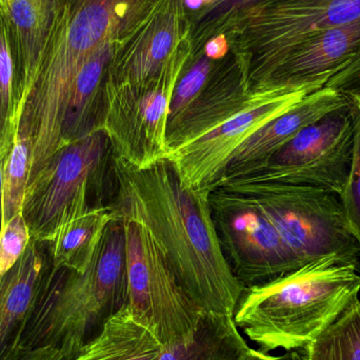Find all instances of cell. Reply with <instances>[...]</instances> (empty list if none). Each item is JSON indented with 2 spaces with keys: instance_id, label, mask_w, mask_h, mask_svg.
I'll return each instance as SVG.
<instances>
[{
  "instance_id": "6da1fadb",
  "label": "cell",
  "mask_w": 360,
  "mask_h": 360,
  "mask_svg": "<svg viewBox=\"0 0 360 360\" xmlns=\"http://www.w3.org/2000/svg\"><path fill=\"white\" fill-rule=\"evenodd\" d=\"M114 217L147 226L180 285L202 312L234 316L247 288L222 251L209 188L188 186L168 158L136 169L113 158Z\"/></svg>"
},
{
  "instance_id": "7a4b0ae2",
  "label": "cell",
  "mask_w": 360,
  "mask_h": 360,
  "mask_svg": "<svg viewBox=\"0 0 360 360\" xmlns=\"http://www.w3.org/2000/svg\"><path fill=\"white\" fill-rule=\"evenodd\" d=\"M160 0H57L27 92L15 111L27 137L30 182L61 148L63 124L78 72L111 39L126 40Z\"/></svg>"
},
{
  "instance_id": "3957f363",
  "label": "cell",
  "mask_w": 360,
  "mask_h": 360,
  "mask_svg": "<svg viewBox=\"0 0 360 360\" xmlns=\"http://www.w3.org/2000/svg\"><path fill=\"white\" fill-rule=\"evenodd\" d=\"M359 258L323 256L248 288L235 310V325L262 352L302 350L359 300Z\"/></svg>"
},
{
  "instance_id": "277c9868",
  "label": "cell",
  "mask_w": 360,
  "mask_h": 360,
  "mask_svg": "<svg viewBox=\"0 0 360 360\" xmlns=\"http://www.w3.org/2000/svg\"><path fill=\"white\" fill-rule=\"evenodd\" d=\"M128 300L124 221L114 217L84 272L51 266L14 348L53 347L73 360Z\"/></svg>"
},
{
  "instance_id": "5b68a950",
  "label": "cell",
  "mask_w": 360,
  "mask_h": 360,
  "mask_svg": "<svg viewBox=\"0 0 360 360\" xmlns=\"http://www.w3.org/2000/svg\"><path fill=\"white\" fill-rule=\"evenodd\" d=\"M209 188L212 207H248L266 218L302 266L331 254L360 257L359 243L336 193L252 182H224Z\"/></svg>"
},
{
  "instance_id": "8992f818",
  "label": "cell",
  "mask_w": 360,
  "mask_h": 360,
  "mask_svg": "<svg viewBox=\"0 0 360 360\" xmlns=\"http://www.w3.org/2000/svg\"><path fill=\"white\" fill-rule=\"evenodd\" d=\"M191 57L188 34L153 77L136 84L105 78L96 129L107 135L113 158L136 169L169 158V107Z\"/></svg>"
},
{
  "instance_id": "52a82bcc",
  "label": "cell",
  "mask_w": 360,
  "mask_h": 360,
  "mask_svg": "<svg viewBox=\"0 0 360 360\" xmlns=\"http://www.w3.org/2000/svg\"><path fill=\"white\" fill-rule=\"evenodd\" d=\"M360 18V0H259L222 25L248 82L307 36ZM217 35V36H218Z\"/></svg>"
},
{
  "instance_id": "ba28073f",
  "label": "cell",
  "mask_w": 360,
  "mask_h": 360,
  "mask_svg": "<svg viewBox=\"0 0 360 360\" xmlns=\"http://www.w3.org/2000/svg\"><path fill=\"white\" fill-rule=\"evenodd\" d=\"M353 150L354 122L349 101L302 129L262 166L212 186L224 182L285 184L321 188L340 196L350 173Z\"/></svg>"
},
{
  "instance_id": "9c48e42d",
  "label": "cell",
  "mask_w": 360,
  "mask_h": 360,
  "mask_svg": "<svg viewBox=\"0 0 360 360\" xmlns=\"http://www.w3.org/2000/svg\"><path fill=\"white\" fill-rule=\"evenodd\" d=\"M122 219L129 308L162 346L184 340L194 332L202 311L182 289L147 226L135 218Z\"/></svg>"
},
{
  "instance_id": "30bf717a",
  "label": "cell",
  "mask_w": 360,
  "mask_h": 360,
  "mask_svg": "<svg viewBox=\"0 0 360 360\" xmlns=\"http://www.w3.org/2000/svg\"><path fill=\"white\" fill-rule=\"evenodd\" d=\"M111 149L107 135L94 130L59 149L27 186L23 218L31 239L51 243L60 224L90 207L91 184Z\"/></svg>"
},
{
  "instance_id": "8fae6325",
  "label": "cell",
  "mask_w": 360,
  "mask_h": 360,
  "mask_svg": "<svg viewBox=\"0 0 360 360\" xmlns=\"http://www.w3.org/2000/svg\"><path fill=\"white\" fill-rule=\"evenodd\" d=\"M319 89L302 86L252 91L241 109L205 134L173 149L168 160L188 186L209 188L219 179L243 141Z\"/></svg>"
},
{
  "instance_id": "7c38bea8",
  "label": "cell",
  "mask_w": 360,
  "mask_h": 360,
  "mask_svg": "<svg viewBox=\"0 0 360 360\" xmlns=\"http://www.w3.org/2000/svg\"><path fill=\"white\" fill-rule=\"evenodd\" d=\"M212 213L222 251L235 276L247 289L302 266L258 212L248 207H212Z\"/></svg>"
},
{
  "instance_id": "4fadbf2b",
  "label": "cell",
  "mask_w": 360,
  "mask_h": 360,
  "mask_svg": "<svg viewBox=\"0 0 360 360\" xmlns=\"http://www.w3.org/2000/svg\"><path fill=\"white\" fill-rule=\"evenodd\" d=\"M359 54L360 18L311 34L290 46L250 82V90L323 88Z\"/></svg>"
},
{
  "instance_id": "5bb4252c",
  "label": "cell",
  "mask_w": 360,
  "mask_h": 360,
  "mask_svg": "<svg viewBox=\"0 0 360 360\" xmlns=\"http://www.w3.org/2000/svg\"><path fill=\"white\" fill-rule=\"evenodd\" d=\"M190 30L184 0H160L114 55L105 78L136 84L153 77Z\"/></svg>"
},
{
  "instance_id": "9a60e30c",
  "label": "cell",
  "mask_w": 360,
  "mask_h": 360,
  "mask_svg": "<svg viewBox=\"0 0 360 360\" xmlns=\"http://www.w3.org/2000/svg\"><path fill=\"white\" fill-rule=\"evenodd\" d=\"M348 101L346 95L327 86L311 93L287 113L264 124L243 141L217 180L233 179L262 166L302 129Z\"/></svg>"
},
{
  "instance_id": "2e32d148",
  "label": "cell",
  "mask_w": 360,
  "mask_h": 360,
  "mask_svg": "<svg viewBox=\"0 0 360 360\" xmlns=\"http://www.w3.org/2000/svg\"><path fill=\"white\" fill-rule=\"evenodd\" d=\"M247 73L234 53L218 59L203 90L172 132L167 135L171 151L205 134L245 105L251 95ZM171 153V152H170Z\"/></svg>"
},
{
  "instance_id": "e0dca14e",
  "label": "cell",
  "mask_w": 360,
  "mask_h": 360,
  "mask_svg": "<svg viewBox=\"0 0 360 360\" xmlns=\"http://www.w3.org/2000/svg\"><path fill=\"white\" fill-rule=\"evenodd\" d=\"M50 268L49 243L31 239L18 262L0 279V360L16 345Z\"/></svg>"
},
{
  "instance_id": "ac0fdd59",
  "label": "cell",
  "mask_w": 360,
  "mask_h": 360,
  "mask_svg": "<svg viewBox=\"0 0 360 360\" xmlns=\"http://www.w3.org/2000/svg\"><path fill=\"white\" fill-rule=\"evenodd\" d=\"M56 4L57 0H0L14 63L15 111L27 92Z\"/></svg>"
},
{
  "instance_id": "d6986e66",
  "label": "cell",
  "mask_w": 360,
  "mask_h": 360,
  "mask_svg": "<svg viewBox=\"0 0 360 360\" xmlns=\"http://www.w3.org/2000/svg\"><path fill=\"white\" fill-rule=\"evenodd\" d=\"M124 41L111 39L105 42L86 59L78 72L63 120L61 148L97 130L101 91L108 68Z\"/></svg>"
},
{
  "instance_id": "ffe728a7",
  "label": "cell",
  "mask_w": 360,
  "mask_h": 360,
  "mask_svg": "<svg viewBox=\"0 0 360 360\" xmlns=\"http://www.w3.org/2000/svg\"><path fill=\"white\" fill-rule=\"evenodd\" d=\"M162 345L128 304L114 314L73 360H158Z\"/></svg>"
},
{
  "instance_id": "44dd1931",
  "label": "cell",
  "mask_w": 360,
  "mask_h": 360,
  "mask_svg": "<svg viewBox=\"0 0 360 360\" xmlns=\"http://www.w3.org/2000/svg\"><path fill=\"white\" fill-rule=\"evenodd\" d=\"M113 218L111 207L101 205L89 207L65 220L49 243L52 268L84 272Z\"/></svg>"
},
{
  "instance_id": "7402d4cb",
  "label": "cell",
  "mask_w": 360,
  "mask_h": 360,
  "mask_svg": "<svg viewBox=\"0 0 360 360\" xmlns=\"http://www.w3.org/2000/svg\"><path fill=\"white\" fill-rule=\"evenodd\" d=\"M249 348L233 315L202 312L194 332L162 346L158 360H235Z\"/></svg>"
},
{
  "instance_id": "603a6c76",
  "label": "cell",
  "mask_w": 360,
  "mask_h": 360,
  "mask_svg": "<svg viewBox=\"0 0 360 360\" xmlns=\"http://www.w3.org/2000/svg\"><path fill=\"white\" fill-rule=\"evenodd\" d=\"M300 351L304 360H360V300L323 335Z\"/></svg>"
},
{
  "instance_id": "cb8c5ba5",
  "label": "cell",
  "mask_w": 360,
  "mask_h": 360,
  "mask_svg": "<svg viewBox=\"0 0 360 360\" xmlns=\"http://www.w3.org/2000/svg\"><path fill=\"white\" fill-rule=\"evenodd\" d=\"M31 158L29 139L16 133L4 167L1 229L22 210L23 199L29 184Z\"/></svg>"
},
{
  "instance_id": "d4e9b609",
  "label": "cell",
  "mask_w": 360,
  "mask_h": 360,
  "mask_svg": "<svg viewBox=\"0 0 360 360\" xmlns=\"http://www.w3.org/2000/svg\"><path fill=\"white\" fill-rule=\"evenodd\" d=\"M259 0H213L194 12H190V39L194 59L203 52L205 44L219 34L222 25L235 13Z\"/></svg>"
},
{
  "instance_id": "484cf974",
  "label": "cell",
  "mask_w": 360,
  "mask_h": 360,
  "mask_svg": "<svg viewBox=\"0 0 360 360\" xmlns=\"http://www.w3.org/2000/svg\"><path fill=\"white\" fill-rule=\"evenodd\" d=\"M217 60L212 59L202 52L188 63V67L180 76L179 82H177L171 99L167 135L172 132L186 110L200 94Z\"/></svg>"
},
{
  "instance_id": "4316f807",
  "label": "cell",
  "mask_w": 360,
  "mask_h": 360,
  "mask_svg": "<svg viewBox=\"0 0 360 360\" xmlns=\"http://www.w3.org/2000/svg\"><path fill=\"white\" fill-rule=\"evenodd\" d=\"M14 116V63L6 22L0 11V139L16 134Z\"/></svg>"
},
{
  "instance_id": "83f0119b",
  "label": "cell",
  "mask_w": 360,
  "mask_h": 360,
  "mask_svg": "<svg viewBox=\"0 0 360 360\" xmlns=\"http://www.w3.org/2000/svg\"><path fill=\"white\" fill-rule=\"evenodd\" d=\"M347 97L354 122V150L348 180L340 197L351 232L360 245V96Z\"/></svg>"
},
{
  "instance_id": "f1b7e54d",
  "label": "cell",
  "mask_w": 360,
  "mask_h": 360,
  "mask_svg": "<svg viewBox=\"0 0 360 360\" xmlns=\"http://www.w3.org/2000/svg\"><path fill=\"white\" fill-rule=\"evenodd\" d=\"M31 241L22 213L11 218L0 231V279L15 266Z\"/></svg>"
},
{
  "instance_id": "f546056e",
  "label": "cell",
  "mask_w": 360,
  "mask_h": 360,
  "mask_svg": "<svg viewBox=\"0 0 360 360\" xmlns=\"http://www.w3.org/2000/svg\"><path fill=\"white\" fill-rule=\"evenodd\" d=\"M325 86L346 96H360V54L338 70Z\"/></svg>"
},
{
  "instance_id": "4dcf8cb0",
  "label": "cell",
  "mask_w": 360,
  "mask_h": 360,
  "mask_svg": "<svg viewBox=\"0 0 360 360\" xmlns=\"http://www.w3.org/2000/svg\"><path fill=\"white\" fill-rule=\"evenodd\" d=\"M4 360H70L53 347L14 348Z\"/></svg>"
},
{
  "instance_id": "1f68e13d",
  "label": "cell",
  "mask_w": 360,
  "mask_h": 360,
  "mask_svg": "<svg viewBox=\"0 0 360 360\" xmlns=\"http://www.w3.org/2000/svg\"><path fill=\"white\" fill-rule=\"evenodd\" d=\"M229 50L230 49H229L228 41H226L224 35H218L212 38L205 44V48H203V52L207 56L211 57L212 59H215V60L226 56Z\"/></svg>"
},
{
  "instance_id": "d6a6232c",
  "label": "cell",
  "mask_w": 360,
  "mask_h": 360,
  "mask_svg": "<svg viewBox=\"0 0 360 360\" xmlns=\"http://www.w3.org/2000/svg\"><path fill=\"white\" fill-rule=\"evenodd\" d=\"M14 136H6L0 139V222L2 217V191H4V167H6V160L8 154L12 150L13 143H14Z\"/></svg>"
},
{
  "instance_id": "836d02e7",
  "label": "cell",
  "mask_w": 360,
  "mask_h": 360,
  "mask_svg": "<svg viewBox=\"0 0 360 360\" xmlns=\"http://www.w3.org/2000/svg\"><path fill=\"white\" fill-rule=\"evenodd\" d=\"M298 350L288 351L285 354L281 356H273L269 353L262 352L260 350H254L249 348L245 352H243L238 359L235 360H297Z\"/></svg>"
},
{
  "instance_id": "e575fe53",
  "label": "cell",
  "mask_w": 360,
  "mask_h": 360,
  "mask_svg": "<svg viewBox=\"0 0 360 360\" xmlns=\"http://www.w3.org/2000/svg\"><path fill=\"white\" fill-rule=\"evenodd\" d=\"M0 231H1V222H0Z\"/></svg>"
},
{
  "instance_id": "d590c367",
  "label": "cell",
  "mask_w": 360,
  "mask_h": 360,
  "mask_svg": "<svg viewBox=\"0 0 360 360\" xmlns=\"http://www.w3.org/2000/svg\"><path fill=\"white\" fill-rule=\"evenodd\" d=\"M298 360H304V359H302V357H300V359Z\"/></svg>"
}]
</instances>
